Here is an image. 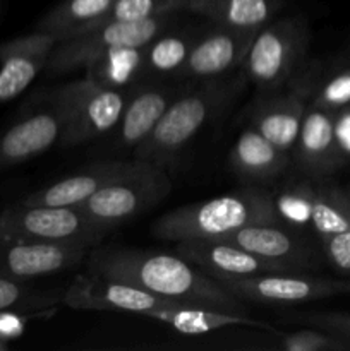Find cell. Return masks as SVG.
<instances>
[{"mask_svg":"<svg viewBox=\"0 0 350 351\" xmlns=\"http://www.w3.org/2000/svg\"><path fill=\"white\" fill-rule=\"evenodd\" d=\"M88 269L103 278L134 285L158 297L187 305L222 308L247 314L240 298L233 297L209 274L177 254L137 249H91Z\"/></svg>","mask_w":350,"mask_h":351,"instance_id":"obj_1","label":"cell"},{"mask_svg":"<svg viewBox=\"0 0 350 351\" xmlns=\"http://www.w3.org/2000/svg\"><path fill=\"white\" fill-rule=\"evenodd\" d=\"M259 223H280L275 195L264 189L246 187L165 213L153 223V235L167 242L218 240Z\"/></svg>","mask_w":350,"mask_h":351,"instance_id":"obj_2","label":"cell"},{"mask_svg":"<svg viewBox=\"0 0 350 351\" xmlns=\"http://www.w3.org/2000/svg\"><path fill=\"white\" fill-rule=\"evenodd\" d=\"M191 89H182L168 105L150 136L132 151L134 158L167 167L189 146L199 130L226 106L239 82L206 79Z\"/></svg>","mask_w":350,"mask_h":351,"instance_id":"obj_3","label":"cell"},{"mask_svg":"<svg viewBox=\"0 0 350 351\" xmlns=\"http://www.w3.org/2000/svg\"><path fill=\"white\" fill-rule=\"evenodd\" d=\"M62 113L60 144L74 147L113 132L129 89L100 86L88 77L62 84L48 91Z\"/></svg>","mask_w":350,"mask_h":351,"instance_id":"obj_4","label":"cell"},{"mask_svg":"<svg viewBox=\"0 0 350 351\" xmlns=\"http://www.w3.org/2000/svg\"><path fill=\"white\" fill-rule=\"evenodd\" d=\"M309 47L307 23L283 17L261 27L242 62L246 77L263 93L280 89L290 81Z\"/></svg>","mask_w":350,"mask_h":351,"instance_id":"obj_5","label":"cell"},{"mask_svg":"<svg viewBox=\"0 0 350 351\" xmlns=\"http://www.w3.org/2000/svg\"><path fill=\"white\" fill-rule=\"evenodd\" d=\"M108 233L91 221L81 208L17 202L0 215V237L9 239L95 249Z\"/></svg>","mask_w":350,"mask_h":351,"instance_id":"obj_6","label":"cell"},{"mask_svg":"<svg viewBox=\"0 0 350 351\" xmlns=\"http://www.w3.org/2000/svg\"><path fill=\"white\" fill-rule=\"evenodd\" d=\"M174 12L151 17L139 23H112L93 27L75 36L60 40L51 50L45 67L48 75L67 74L98 60L103 55L126 47H146L150 41L170 29Z\"/></svg>","mask_w":350,"mask_h":351,"instance_id":"obj_7","label":"cell"},{"mask_svg":"<svg viewBox=\"0 0 350 351\" xmlns=\"http://www.w3.org/2000/svg\"><path fill=\"white\" fill-rule=\"evenodd\" d=\"M172 191V180L163 167L143 161L126 177L113 180L79 208L96 225L112 232L156 206Z\"/></svg>","mask_w":350,"mask_h":351,"instance_id":"obj_8","label":"cell"},{"mask_svg":"<svg viewBox=\"0 0 350 351\" xmlns=\"http://www.w3.org/2000/svg\"><path fill=\"white\" fill-rule=\"evenodd\" d=\"M226 291L242 302L294 305L347 293V281L305 273H264L239 278H215Z\"/></svg>","mask_w":350,"mask_h":351,"instance_id":"obj_9","label":"cell"},{"mask_svg":"<svg viewBox=\"0 0 350 351\" xmlns=\"http://www.w3.org/2000/svg\"><path fill=\"white\" fill-rule=\"evenodd\" d=\"M318 82L319 74L311 69L294 79L285 91L264 93L263 99L254 105L249 125L259 130L278 149L290 154Z\"/></svg>","mask_w":350,"mask_h":351,"instance_id":"obj_10","label":"cell"},{"mask_svg":"<svg viewBox=\"0 0 350 351\" xmlns=\"http://www.w3.org/2000/svg\"><path fill=\"white\" fill-rule=\"evenodd\" d=\"M62 304L75 311L127 312V314L139 315L187 305L158 297L151 291L124 281L108 280L91 271L86 274H78L72 280L67 290L64 291Z\"/></svg>","mask_w":350,"mask_h":351,"instance_id":"obj_11","label":"cell"},{"mask_svg":"<svg viewBox=\"0 0 350 351\" xmlns=\"http://www.w3.org/2000/svg\"><path fill=\"white\" fill-rule=\"evenodd\" d=\"M45 98L0 132V170L26 163L60 143L62 113L48 93Z\"/></svg>","mask_w":350,"mask_h":351,"instance_id":"obj_12","label":"cell"},{"mask_svg":"<svg viewBox=\"0 0 350 351\" xmlns=\"http://www.w3.org/2000/svg\"><path fill=\"white\" fill-rule=\"evenodd\" d=\"M91 249L0 237V276L33 281L74 269Z\"/></svg>","mask_w":350,"mask_h":351,"instance_id":"obj_13","label":"cell"},{"mask_svg":"<svg viewBox=\"0 0 350 351\" xmlns=\"http://www.w3.org/2000/svg\"><path fill=\"white\" fill-rule=\"evenodd\" d=\"M246 249L263 259L287 267L292 273H307L318 267V254L297 228L280 223L249 225L218 239Z\"/></svg>","mask_w":350,"mask_h":351,"instance_id":"obj_14","label":"cell"},{"mask_svg":"<svg viewBox=\"0 0 350 351\" xmlns=\"http://www.w3.org/2000/svg\"><path fill=\"white\" fill-rule=\"evenodd\" d=\"M254 36L256 34L215 24L211 29L199 33L178 77L194 81L225 77L242 65Z\"/></svg>","mask_w":350,"mask_h":351,"instance_id":"obj_15","label":"cell"},{"mask_svg":"<svg viewBox=\"0 0 350 351\" xmlns=\"http://www.w3.org/2000/svg\"><path fill=\"white\" fill-rule=\"evenodd\" d=\"M143 160H105L96 161L75 173L67 175L60 180L48 184L38 191L27 194L21 204L27 206H69L79 208L89 197L102 191L105 185L112 184L120 177H126L136 170Z\"/></svg>","mask_w":350,"mask_h":351,"instance_id":"obj_16","label":"cell"},{"mask_svg":"<svg viewBox=\"0 0 350 351\" xmlns=\"http://www.w3.org/2000/svg\"><path fill=\"white\" fill-rule=\"evenodd\" d=\"M58 38L45 31L14 38L0 45V103L26 91L27 86L45 71Z\"/></svg>","mask_w":350,"mask_h":351,"instance_id":"obj_17","label":"cell"},{"mask_svg":"<svg viewBox=\"0 0 350 351\" xmlns=\"http://www.w3.org/2000/svg\"><path fill=\"white\" fill-rule=\"evenodd\" d=\"M177 254L213 278H239L264 273H292L246 249L220 240H182Z\"/></svg>","mask_w":350,"mask_h":351,"instance_id":"obj_18","label":"cell"},{"mask_svg":"<svg viewBox=\"0 0 350 351\" xmlns=\"http://www.w3.org/2000/svg\"><path fill=\"white\" fill-rule=\"evenodd\" d=\"M182 91L178 86L170 84H139L129 89L122 115L117 122L115 146L124 151H134L160 122L175 96Z\"/></svg>","mask_w":350,"mask_h":351,"instance_id":"obj_19","label":"cell"},{"mask_svg":"<svg viewBox=\"0 0 350 351\" xmlns=\"http://www.w3.org/2000/svg\"><path fill=\"white\" fill-rule=\"evenodd\" d=\"M335 112L309 103L299 129L294 153L297 165L312 180H325L336 170L333 144Z\"/></svg>","mask_w":350,"mask_h":351,"instance_id":"obj_20","label":"cell"},{"mask_svg":"<svg viewBox=\"0 0 350 351\" xmlns=\"http://www.w3.org/2000/svg\"><path fill=\"white\" fill-rule=\"evenodd\" d=\"M288 153L278 149L253 125L239 134L229 154L233 175L244 182H270L287 168Z\"/></svg>","mask_w":350,"mask_h":351,"instance_id":"obj_21","label":"cell"},{"mask_svg":"<svg viewBox=\"0 0 350 351\" xmlns=\"http://www.w3.org/2000/svg\"><path fill=\"white\" fill-rule=\"evenodd\" d=\"M281 0H178V10L206 17L213 24L256 34L275 19Z\"/></svg>","mask_w":350,"mask_h":351,"instance_id":"obj_22","label":"cell"},{"mask_svg":"<svg viewBox=\"0 0 350 351\" xmlns=\"http://www.w3.org/2000/svg\"><path fill=\"white\" fill-rule=\"evenodd\" d=\"M146 317L156 319L161 324L175 329L180 335L198 336L225 328H253L261 331H277L273 324L256 321L247 314L222 311V308L202 307V305H180L167 311H153Z\"/></svg>","mask_w":350,"mask_h":351,"instance_id":"obj_23","label":"cell"},{"mask_svg":"<svg viewBox=\"0 0 350 351\" xmlns=\"http://www.w3.org/2000/svg\"><path fill=\"white\" fill-rule=\"evenodd\" d=\"M196 29H167L144 47L143 77H178L198 40Z\"/></svg>","mask_w":350,"mask_h":351,"instance_id":"obj_24","label":"cell"},{"mask_svg":"<svg viewBox=\"0 0 350 351\" xmlns=\"http://www.w3.org/2000/svg\"><path fill=\"white\" fill-rule=\"evenodd\" d=\"M113 0H62L36 24L38 31L51 33L58 41L91 29Z\"/></svg>","mask_w":350,"mask_h":351,"instance_id":"obj_25","label":"cell"},{"mask_svg":"<svg viewBox=\"0 0 350 351\" xmlns=\"http://www.w3.org/2000/svg\"><path fill=\"white\" fill-rule=\"evenodd\" d=\"M144 47H126L103 55L84 69V77L112 89H130L143 77Z\"/></svg>","mask_w":350,"mask_h":351,"instance_id":"obj_26","label":"cell"},{"mask_svg":"<svg viewBox=\"0 0 350 351\" xmlns=\"http://www.w3.org/2000/svg\"><path fill=\"white\" fill-rule=\"evenodd\" d=\"M249 348L271 351H350V341L323 329H299L292 332L268 331Z\"/></svg>","mask_w":350,"mask_h":351,"instance_id":"obj_27","label":"cell"},{"mask_svg":"<svg viewBox=\"0 0 350 351\" xmlns=\"http://www.w3.org/2000/svg\"><path fill=\"white\" fill-rule=\"evenodd\" d=\"M62 297L64 293L58 295L57 291L40 290L33 287L31 281L0 276V312H45L62 302Z\"/></svg>","mask_w":350,"mask_h":351,"instance_id":"obj_28","label":"cell"},{"mask_svg":"<svg viewBox=\"0 0 350 351\" xmlns=\"http://www.w3.org/2000/svg\"><path fill=\"white\" fill-rule=\"evenodd\" d=\"M175 10H178V0H113L91 29L112 23H139Z\"/></svg>","mask_w":350,"mask_h":351,"instance_id":"obj_29","label":"cell"},{"mask_svg":"<svg viewBox=\"0 0 350 351\" xmlns=\"http://www.w3.org/2000/svg\"><path fill=\"white\" fill-rule=\"evenodd\" d=\"M278 218L292 225V228L311 226V182H301L285 189L275 197Z\"/></svg>","mask_w":350,"mask_h":351,"instance_id":"obj_30","label":"cell"},{"mask_svg":"<svg viewBox=\"0 0 350 351\" xmlns=\"http://www.w3.org/2000/svg\"><path fill=\"white\" fill-rule=\"evenodd\" d=\"M311 103L329 112H338L350 105V65L336 69L328 77L319 81Z\"/></svg>","mask_w":350,"mask_h":351,"instance_id":"obj_31","label":"cell"},{"mask_svg":"<svg viewBox=\"0 0 350 351\" xmlns=\"http://www.w3.org/2000/svg\"><path fill=\"white\" fill-rule=\"evenodd\" d=\"M319 245L326 261L335 267V271L350 278V230L325 237L319 240Z\"/></svg>","mask_w":350,"mask_h":351,"instance_id":"obj_32","label":"cell"},{"mask_svg":"<svg viewBox=\"0 0 350 351\" xmlns=\"http://www.w3.org/2000/svg\"><path fill=\"white\" fill-rule=\"evenodd\" d=\"M333 144H335L336 170H340V168L350 165V105L335 112Z\"/></svg>","mask_w":350,"mask_h":351,"instance_id":"obj_33","label":"cell"},{"mask_svg":"<svg viewBox=\"0 0 350 351\" xmlns=\"http://www.w3.org/2000/svg\"><path fill=\"white\" fill-rule=\"evenodd\" d=\"M30 315L23 312H0V341L9 343L19 339L26 332Z\"/></svg>","mask_w":350,"mask_h":351,"instance_id":"obj_34","label":"cell"},{"mask_svg":"<svg viewBox=\"0 0 350 351\" xmlns=\"http://www.w3.org/2000/svg\"><path fill=\"white\" fill-rule=\"evenodd\" d=\"M342 191H343V195H345L347 202H349V206H350V185H343Z\"/></svg>","mask_w":350,"mask_h":351,"instance_id":"obj_35","label":"cell"},{"mask_svg":"<svg viewBox=\"0 0 350 351\" xmlns=\"http://www.w3.org/2000/svg\"><path fill=\"white\" fill-rule=\"evenodd\" d=\"M7 348H9V343H3V341H0V351H5Z\"/></svg>","mask_w":350,"mask_h":351,"instance_id":"obj_36","label":"cell"},{"mask_svg":"<svg viewBox=\"0 0 350 351\" xmlns=\"http://www.w3.org/2000/svg\"><path fill=\"white\" fill-rule=\"evenodd\" d=\"M347 281V293H350V278L349 280H345Z\"/></svg>","mask_w":350,"mask_h":351,"instance_id":"obj_37","label":"cell"}]
</instances>
